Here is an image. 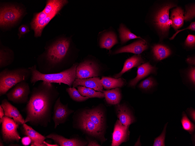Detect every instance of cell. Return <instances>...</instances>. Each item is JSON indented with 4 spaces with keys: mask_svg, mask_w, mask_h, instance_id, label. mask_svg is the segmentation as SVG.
<instances>
[{
    "mask_svg": "<svg viewBox=\"0 0 195 146\" xmlns=\"http://www.w3.org/2000/svg\"><path fill=\"white\" fill-rule=\"evenodd\" d=\"M59 95L51 83L42 81L33 87L25 108L26 115L24 123L47 127L51 122L54 105Z\"/></svg>",
    "mask_w": 195,
    "mask_h": 146,
    "instance_id": "1",
    "label": "cell"
},
{
    "mask_svg": "<svg viewBox=\"0 0 195 146\" xmlns=\"http://www.w3.org/2000/svg\"><path fill=\"white\" fill-rule=\"evenodd\" d=\"M77 64L73 65L69 69L57 73H43L37 69L34 65L29 67L31 71L30 81L33 85L39 81L50 83H63L71 87L76 79V70Z\"/></svg>",
    "mask_w": 195,
    "mask_h": 146,
    "instance_id": "2",
    "label": "cell"
},
{
    "mask_svg": "<svg viewBox=\"0 0 195 146\" xmlns=\"http://www.w3.org/2000/svg\"><path fill=\"white\" fill-rule=\"evenodd\" d=\"M29 68L20 67L10 70L6 68L0 72V96L6 94L18 83L26 81L31 76Z\"/></svg>",
    "mask_w": 195,
    "mask_h": 146,
    "instance_id": "3",
    "label": "cell"
},
{
    "mask_svg": "<svg viewBox=\"0 0 195 146\" xmlns=\"http://www.w3.org/2000/svg\"><path fill=\"white\" fill-rule=\"evenodd\" d=\"M70 41L66 38L58 40L50 45L45 54L46 60L49 66L44 73H49L56 65L64 59L68 51Z\"/></svg>",
    "mask_w": 195,
    "mask_h": 146,
    "instance_id": "4",
    "label": "cell"
},
{
    "mask_svg": "<svg viewBox=\"0 0 195 146\" xmlns=\"http://www.w3.org/2000/svg\"><path fill=\"white\" fill-rule=\"evenodd\" d=\"M77 116H74V126L83 133L94 137L102 143L106 139L104 136V131L98 127L93 122L81 112Z\"/></svg>",
    "mask_w": 195,
    "mask_h": 146,
    "instance_id": "5",
    "label": "cell"
},
{
    "mask_svg": "<svg viewBox=\"0 0 195 146\" xmlns=\"http://www.w3.org/2000/svg\"><path fill=\"white\" fill-rule=\"evenodd\" d=\"M31 92L29 83L26 81L20 82L6 93L7 99L17 104L27 103Z\"/></svg>",
    "mask_w": 195,
    "mask_h": 146,
    "instance_id": "6",
    "label": "cell"
},
{
    "mask_svg": "<svg viewBox=\"0 0 195 146\" xmlns=\"http://www.w3.org/2000/svg\"><path fill=\"white\" fill-rule=\"evenodd\" d=\"M2 119L1 133L4 142L7 144L19 142L21 138L17 131L19 124L13 119L5 116Z\"/></svg>",
    "mask_w": 195,
    "mask_h": 146,
    "instance_id": "7",
    "label": "cell"
},
{
    "mask_svg": "<svg viewBox=\"0 0 195 146\" xmlns=\"http://www.w3.org/2000/svg\"><path fill=\"white\" fill-rule=\"evenodd\" d=\"M23 13L19 7L13 5H6L0 8V25L1 27L11 26L15 24Z\"/></svg>",
    "mask_w": 195,
    "mask_h": 146,
    "instance_id": "8",
    "label": "cell"
},
{
    "mask_svg": "<svg viewBox=\"0 0 195 146\" xmlns=\"http://www.w3.org/2000/svg\"><path fill=\"white\" fill-rule=\"evenodd\" d=\"M175 6L173 4H166L160 8L155 15L154 23L163 34L167 33L170 28L172 21L169 18V11Z\"/></svg>",
    "mask_w": 195,
    "mask_h": 146,
    "instance_id": "9",
    "label": "cell"
},
{
    "mask_svg": "<svg viewBox=\"0 0 195 146\" xmlns=\"http://www.w3.org/2000/svg\"><path fill=\"white\" fill-rule=\"evenodd\" d=\"M74 110L69 109L68 104H63L60 101V97L56 100L54 105L52 118L54 123V128L56 129L59 124H64L68 119L69 115Z\"/></svg>",
    "mask_w": 195,
    "mask_h": 146,
    "instance_id": "10",
    "label": "cell"
},
{
    "mask_svg": "<svg viewBox=\"0 0 195 146\" xmlns=\"http://www.w3.org/2000/svg\"><path fill=\"white\" fill-rule=\"evenodd\" d=\"M99 72V67L96 63L90 61H85L77 66L76 72V78L97 77Z\"/></svg>",
    "mask_w": 195,
    "mask_h": 146,
    "instance_id": "11",
    "label": "cell"
},
{
    "mask_svg": "<svg viewBox=\"0 0 195 146\" xmlns=\"http://www.w3.org/2000/svg\"><path fill=\"white\" fill-rule=\"evenodd\" d=\"M47 138L53 140L54 143L60 146H86L87 141L78 136L70 138H66L63 136L53 133L46 136Z\"/></svg>",
    "mask_w": 195,
    "mask_h": 146,
    "instance_id": "12",
    "label": "cell"
},
{
    "mask_svg": "<svg viewBox=\"0 0 195 146\" xmlns=\"http://www.w3.org/2000/svg\"><path fill=\"white\" fill-rule=\"evenodd\" d=\"M129 126L123 125L119 120H117L112 133V146H119L128 140L130 134Z\"/></svg>",
    "mask_w": 195,
    "mask_h": 146,
    "instance_id": "13",
    "label": "cell"
},
{
    "mask_svg": "<svg viewBox=\"0 0 195 146\" xmlns=\"http://www.w3.org/2000/svg\"><path fill=\"white\" fill-rule=\"evenodd\" d=\"M105 131V113L100 108L86 109L80 112Z\"/></svg>",
    "mask_w": 195,
    "mask_h": 146,
    "instance_id": "14",
    "label": "cell"
},
{
    "mask_svg": "<svg viewBox=\"0 0 195 146\" xmlns=\"http://www.w3.org/2000/svg\"><path fill=\"white\" fill-rule=\"evenodd\" d=\"M3 108L4 116L12 118L18 124H22L25 119L17 108L12 105L7 99L4 98L1 101L0 105Z\"/></svg>",
    "mask_w": 195,
    "mask_h": 146,
    "instance_id": "15",
    "label": "cell"
},
{
    "mask_svg": "<svg viewBox=\"0 0 195 146\" xmlns=\"http://www.w3.org/2000/svg\"><path fill=\"white\" fill-rule=\"evenodd\" d=\"M148 48L146 41L140 39L132 43L121 47L116 50L114 53L117 54L123 52H129L140 54Z\"/></svg>",
    "mask_w": 195,
    "mask_h": 146,
    "instance_id": "16",
    "label": "cell"
},
{
    "mask_svg": "<svg viewBox=\"0 0 195 146\" xmlns=\"http://www.w3.org/2000/svg\"><path fill=\"white\" fill-rule=\"evenodd\" d=\"M73 86H79L93 89L98 92H102L103 86L101 79L98 77H93L86 79L76 78L73 83Z\"/></svg>",
    "mask_w": 195,
    "mask_h": 146,
    "instance_id": "17",
    "label": "cell"
},
{
    "mask_svg": "<svg viewBox=\"0 0 195 146\" xmlns=\"http://www.w3.org/2000/svg\"><path fill=\"white\" fill-rule=\"evenodd\" d=\"M156 71V68L149 62L140 65L137 67V76L129 82V85L131 87H135L140 80L150 74L155 73Z\"/></svg>",
    "mask_w": 195,
    "mask_h": 146,
    "instance_id": "18",
    "label": "cell"
},
{
    "mask_svg": "<svg viewBox=\"0 0 195 146\" xmlns=\"http://www.w3.org/2000/svg\"><path fill=\"white\" fill-rule=\"evenodd\" d=\"M117 117L123 125L129 126L135 121V119L130 110L126 106L118 104L116 106Z\"/></svg>",
    "mask_w": 195,
    "mask_h": 146,
    "instance_id": "19",
    "label": "cell"
},
{
    "mask_svg": "<svg viewBox=\"0 0 195 146\" xmlns=\"http://www.w3.org/2000/svg\"><path fill=\"white\" fill-rule=\"evenodd\" d=\"M144 60L141 55L135 54L127 59L125 62L122 69L119 73L116 74L114 78H119L125 72L132 68L139 66L144 63Z\"/></svg>",
    "mask_w": 195,
    "mask_h": 146,
    "instance_id": "20",
    "label": "cell"
},
{
    "mask_svg": "<svg viewBox=\"0 0 195 146\" xmlns=\"http://www.w3.org/2000/svg\"><path fill=\"white\" fill-rule=\"evenodd\" d=\"M22 125V133L25 136H28L30 138L31 140V143L44 144V140L47 138L46 136L35 131L26 123H24Z\"/></svg>",
    "mask_w": 195,
    "mask_h": 146,
    "instance_id": "21",
    "label": "cell"
},
{
    "mask_svg": "<svg viewBox=\"0 0 195 146\" xmlns=\"http://www.w3.org/2000/svg\"><path fill=\"white\" fill-rule=\"evenodd\" d=\"M183 10L180 7H177L172 10L170 20L171 26L175 30L181 27L183 24L185 17Z\"/></svg>",
    "mask_w": 195,
    "mask_h": 146,
    "instance_id": "22",
    "label": "cell"
},
{
    "mask_svg": "<svg viewBox=\"0 0 195 146\" xmlns=\"http://www.w3.org/2000/svg\"><path fill=\"white\" fill-rule=\"evenodd\" d=\"M118 43L117 37L113 32H109L102 36L100 42L101 48L110 50L114 45Z\"/></svg>",
    "mask_w": 195,
    "mask_h": 146,
    "instance_id": "23",
    "label": "cell"
},
{
    "mask_svg": "<svg viewBox=\"0 0 195 146\" xmlns=\"http://www.w3.org/2000/svg\"><path fill=\"white\" fill-rule=\"evenodd\" d=\"M107 102L111 105H117L121 99V94L119 89L116 88L111 90H102Z\"/></svg>",
    "mask_w": 195,
    "mask_h": 146,
    "instance_id": "24",
    "label": "cell"
},
{
    "mask_svg": "<svg viewBox=\"0 0 195 146\" xmlns=\"http://www.w3.org/2000/svg\"><path fill=\"white\" fill-rule=\"evenodd\" d=\"M101 80L103 87L107 89L121 87L125 83V81L121 78H115L102 77Z\"/></svg>",
    "mask_w": 195,
    "mask_h": 146,
    "instance_id": "25",
    "label": "cell"
},
{
    "mask_svg": "<svg viewBox=\"0 0 195 146\" xmlns=\"http://www.w3.org/2000/svg\"><path fill=\"white\" fill-rule=\"evenodd\" d=\"M152 51L155 59L158 61L163 59L171 54L170 49L163 45L158 44L153 47Z\"/></svg>",
    "mask_w": 195,
    "mask_h": 146,
    "instance_id": "26",
    "label": "cell"
},
{
    "mask_svg": "<svg viewBox=\"0 0 195 146\" xmlns=\"http://www.w3.org/2000/svg\"><path fill=\"white\" fill-rule=\"evenodd\" d=\"M13 54L10 49L6 47H1L0 50V68L10 65L13 61Z\"/></svg>",
    "mask_w": 195,
    "mask_h": 146,
    "instance_id": "27",
    "label": "cell"
},
{
    "mask_svg": "<svg viewBox=\"0 0 195 146\" xmlns=\"http://www.w3.org/2000/svg\"><path fill=\"white\" fill-rule=\"evenodd\" d=\"M119 32L121 41L122 44H124L129 40L135 38L143 39L141 37L137 36L127 28L123 24H121L119 29Z\"/></svg>",
    "mask_w": 195,
    "mask_h": 146,
    "instance_id": "28",
    "label": "cell"
},
{
    "mask_svg": "<svg viewBox=\"0 0 195 146\" xmlns=\"http://www.w3.org/2000/svg\"><path fill=\"white\" fill-rule=\"evenodd\" d=\"M66 91L68 93L70 97L74 101L77 102L83 101L89 98L88 97L82 96L78 90H77L74 87L67 88L66 89Z\"/></svg>",
    "mask_w": 195,
    "mask_h": 146,
    "instance_id": "29",
    "label": "cell"
},
{
    "mask_svg": "<svg viewBox=\"0 0 195 146\" xmlns=\"http://www.w3.org/2000/svg\"><path fill=\"white\" fill-rule=\"evenodd\" d=\"M181 122L184 130L190 134L193 133L195 130V125L188 118L184 112H182Z\"/></svg>",
    "mask_w": 195,
    "mask_h": 146,
    "instance_id": "30",
    "label": "cell"
},
{
    "mask_svg": "<svg viewBox=\"0 0 195 146\" xmlns=\"http://www.w3.org/2000/svg\"><path fill=\"white\" fill-rule=\"evenodd\" d=\"M156 84V82L154 79L150 77L142 81L139 85L140 88L145 90H149Z\"/></svg>",
    "mask_w": 195,
    "mask_h": 146,
    "instance_id": "31",
    "label": "cell"
},
{
    "mask_svg": "<svg viewBox=\"0 0 195 146\" xmlns=\"http://www.w3.org/2000/svg\"><path fill=\"white\" fill-rule=\"evenodd\" d=\"M83 95L84 96L88 97L89 98L105 97L104 94L101 92H96L93 89L86 87L85 89Z\"/></svg>",
    "mask_w": 195,
    "mask_h": 146,
    "instance_id": "32",
    "label": "cell"
},
{
    "mask_svg": "<svg viewBox=\"0 0 195 146\" xmlns=\"http://www.w3.org/2000/svg\"><path fill=\"white\" fill-rule=\"evenodd\" d=\"M168 123H167L164 127L163 131L161 134L154 139L153 146H165V140L166 133V128Z\"/></svg>",
    "mask_w": 195,
    "mask_h": 146,
    "instance_id": "33",
    "label": "cell"
},
{
    "mask_svg": "<svg viewBox=\"0 0 195 146\" xmlns=\"http://www.w3.org/2000/svg\"><path fill=\"white\" fill-rule=\"evenodd\" d=\"M184 15L186 21L191 20L195 17V6L192 5L188 7L186 9Z\"/></svg>",
    "mask_w": 195,
    "mask_h": 146,
    "instance_id": "34",
    "label": "cell"
},
{
    "mask_svg": "<svg viewBox=\"0 0 195 146\" xmlns=\"http://www.w3.org/2000/svg\"><path fill=\"white\" fill-rule=\"evenodd\" d=\"M187 47L192 48L195 46V36L194 35L189 34L187 36L184 42Z\"/></svg>",
    "mask_w": 195,
    "mask_h": 146,
    "instance_id": "35",
    "label": "cell"
},
{
    "mask_svg": "<svg viewBox=\"0 0 195 146\" xmlns=\"http://www.w3.org/2000/svg\"><path fill=\"white\" fill-rule=\"evenodd\" d=\"M188 76L190 81L194 85L195 84V68H191L189 70L188 73Z\"/></svg>",
    "mask_w": 195,
    "mask_h": 146,
    "instance_id": "36",
    "label": "cell"
},
{
    "mask_svg": "<svg viewBox=\"0 0 195 146\" xmlns=\"http://www.w3.org/2000/svg\"><path fill=\"white\" fill-rule=\"evenodd\" d=\"M186 29H189L192 31H195V22H193L190 24V25L186 27L185 28H184L182 29H181L177 31L171 37V38H170V40L173 39L176 36L177 34L179 32L181 31H182L185 30Z\"/></svg>",
    "mask_w": 195,
    "mask_h": 146,
    "instance_id": "37",
    "label": "cell"
},
{
    "mask_svg": "<svg viewBox=\"0 0 195 146\" xmlns=\"http://www.w3.org/2000/svg\"><path fill=\"white\" fill-rule=\"evenodd\" d=\"M19 33L18 34L19 38H20L22 36L29 31L28 27L26 25L23 24L21 25L19 28Z\"/></svg>",
    "mask_w": 195,
    "mask_h": 146,
    "instance_id": "38",
    "label": "cell"
},
{
    "mask_svg": "<svg viewBox=\"0 0 195 146\" xmlns=\"http://www.w3.org/2000/svg\"><path fill=\"white\" fill-rule=\"evenodd\" d=\"M21 142L23 145L27 146L31 144V140L29 137L26 136L22 138Z\"/></svg>",
    "mask_w": 195,
    "mask_h": 146,
    "instance_id": "39",
    "label": "cell"
},
{
    "mask_svg": "<svg viewBox=\"0 0 195 146\" xmlns=\"http://www.w3.org/2000/svg\"><path fill=\"white\" fill-rule=\"evenodd\" d=\"M187 112L191 119L195 122V111L192 108H188Z\"/></svg>",
    "mask_w": 195,
    "mask_h": 146,
    "instance_id": "40",
    "label": "cell"
},
{
    "mask_svg": "<svg viewBox=\"0 0 195 146\" xmlns=\"http://www.w3.org/2000/svg\"><path fill=\"white\" fill-rule=\"evenodd\" d=\"M88 144L86 146H101L97 141L95 140H91L88 137H86Z\"/></svg>",
    "mask_w": 195,
    "mask_h": 146,
    "instance_id": "41",
    "label": "cell"
},
{
    "mask_svg": "<svg viewBox=\"0 0 195 146\" xmlns=\"http://www.w3.org/2000/svg\"><path fill=\"white\" fill-rule=\"evenodd\" d=\"M4 116V109L0 105V119H2L3 117Z\"/></svg>",
    "mask_w": 195,
    "mask_h": 146,
    "instance_id": "42",
    "label": "cell"
},
{
    "mask_svg": "<svg viewBox=\"0 0 195 146\" xmlns=\"http://www.w3.org/2000/svg\"><path fill=\"white\" fill-rule=\"evenodd\" d=\"M30 146H47L44 143L41 144L36 143H31Z\"/></svg>",
    "mask_w": 195,
    "mask_h": 146,
    "instance_id": "43",
    "label": "cell"
},
{
    "mask_svg": "<svg viewBox=\"0 0 195 146\" xmlns=\"http://www.w3.org/2000/svg\"><path fill=\"white\" fill-rule=\"evenodd\" d=\"M43 143L45 144L47 146H59V145L58 144H49L48 143H47L45 141L43 142Z\"/></svg>",
    "mask_w": 195,
    "mask_h": 146,
    "instance_id": "44",
    "label": "cell"
},
{
    "mask_svg": "<svg viewBox=\"0 0 195 146\" xmlns=\"http://www.w3.org/2000/svg\"><path fill=\"white\" fill-rule=\"evenodd\" d=\"M4 141L3 140H2L0 138V146H4V145L3 143Z\"/></svg>",
    "mask_w": 195,
    "mask_h": 146,
    "instance_id": "45",
    "label": "cell"
},
{
    "mask_svg": "<svg viewBox=\"0 0 195 146\" xmlns=\"http://www.w3.org/2000/svg\"><path fill=\"white\" fill-rule=\"evenodd\" d=\"M9 146H20V145L17 144H13V143H10Z\"/></svg>",
    "mask_w": 195,
    "mask_h": 146,
    "instance_id": "46",
    "label": "cell"
}]
</instances>
